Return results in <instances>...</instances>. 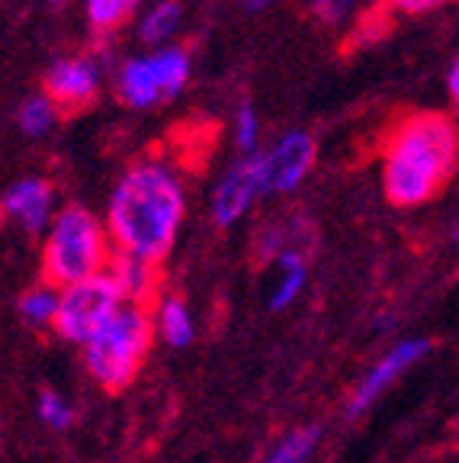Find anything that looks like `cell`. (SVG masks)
<instances>
[{
  "label": "cell",
  "mask_w": 459,
  "mask_h": 463,
  "mask_svg": "<svg viewBox=\"0 0 459 463\" xmlns=\"http://www.w3.org/2000/svg\"><path fill=\"white\" fill-rule=\"evenodd\" d=\"M276 268H280V277H276V287L270 293V309H286L299 299V293L309 283V260L289 248V251L276 254Z\"/></svg>",
  "instance_id": "14"
},
{
  "label": "cell",
  "mask_w": 459,
  "mask_h": 463,
  "mask_svg": "<svg viewBox=\"0 0 459 463\" xmlns=\"http://www.w3.org/2000/svg\"><path fill=\"white\" fill-rule=\"evenodd\" d=\"M155 318L151 306L122 303V309L84 345V367L94 383L107 392H122L136 383L155 345Z\"/></svg>",
  "instance_id": "4"
},
{
  "label": "cell",
  "mask_w": 459,
  "mask_h": 463,
  "mask_svg": "<svg viewBox=\"0 0 459 463\" xmlns=\"http://www.w3.org/2000/svg\"><path fill=\"white\" fill-rule=\"evenodd\" d=\"M459 165V132L444 113H415L392 129L382 152V190L395 206H421Z\"/></svg>",
  "instance_id": "2"
},
{
  "label": "cell",
  "mask_w": 459,
  "mask_h": 463,
  "mask_svg": "<svg viewBox=\"0 0 459 463\" xmlns=\"http://www.w3.org/2000/svg\"><path fill=\"white\" fill-rule=\"evenodd\" d=\"M39 419H42V425H49L52 431H68V428L74 425V405L68 402L65 396L58 390H42L39 392Z\"/></svg>",
  "instance_id": "19"
},
{
  "label": "cell",
  "mask_w": 459,
  "mask_h": 463,
  "mask_svg": "<svg viewBox=\"0 0 459 463\" xmlns=\"http://www.w3.org/2000/svg\"><path fill=\"white\" fill-rule=\"evenodd\" d=\"M58 297H61L58 287H52V283H45V280L36 283V287H29L20 297V316L26 318L33 328H55Z\"/></svg>",
  "instance_id": "16"
},
{
  "label": "cell",
  "mask_w": 459,
  "mask_h": 463,
  "mask_svg": "<svg viewBox=\"0 0 459 463\" xmlns=\"http://www.w3.org/2000/svg\"><path fill=\"white\" fill-rule=\"evenodd\" d=\"M231 136H235V148L244 155H258L260 148V116L251 103H241L235 113V126H231Z\"/></svg>",
  "instance_id": "20"
},
{
  "label": "cell",
  "mask_w": 459,
  "mask_h": 463,
  "mask_svg": "<svg viewBox=\"0 0 459 463\" xmlns=\"http://www.w3.org/2000/svg\"><path fill=\"white\" fill-rule=\"evenodd\" d=\"M456 241H459V222H456Z\"/></svg>",
  "instance_id": "27"
},
{
  "label": "cell",
  "mask_w": 459,
  "mask_h": 463,
  "mask_svg": "<svg viewBox=\"0 0 459 463\" xmlns=\"http://www.w3.org/2000/svg\"><path fill=\"white\" fill-rule=\"evenodd\" d=\"M318 444H322V428H315V425L295 428V431H289L286 438L267 454L264 463H312Z\"/></svg>",
  "instance_id": "17"
},
{
  "label": "cell",
  "mask_w": 459,
  "mask_h": 463,
  "mask_svg": "<svg viewBox=\"0 0 459 463\" xmlns=\"http://www.w3.org/2000/svg\"><path fill=\"white\" fill-rule=\"evenodd\" d=\"M351 10H353V0H315V14L322 16L324 23L344 20Z\"/></svg>",
  "instance_id": "22"
},
{
  "label": "cell",
  "mask_w": 459,
  "mask_h": 463,
  "mask_svg": "<svg viewBox=\"0 0 459 463\" xmlns=\"http://www.w3.org/2000/svg\"><path fill=\"white\" fill-rule=\"evenodd\" d=\"M190 80V55L180 45H164L129 58L116 74V90L129 107L148 109L164 97H177Z\"/></svg>",
  "instance_id": "5"
},
{
  "label": "cell",
  "mask_w": 459,
  "mask_h": 463,
  "mask_svg": "<svg viewBox=\"0 0 459 463\" xmlns=\"http://www.w3.org/2000/svg\"><path fill=\"white\" fill-rule=\"evenodd\" d=\"M446 84H450V97H453V103L459 107V58L453 61V68H450V78H446Z\"/></svg>",
  "instance_id": "24"
},
{
  "label": "cell",
  "mask_w": 459,
  "mask_h": 463,
  "mask_svg": "<svg viewBox=\"0 0 459 463\" xmlns=\"http://www.w3.org/2000/svg\"><path fill=\"white\" fill-rule=\"evenodd\" d=\"M444 0H386V7L402 10V14H424V10L440 7Z\"/></svg>",
  "instance_id": "23"
},
{
  "label": "cell",
  "mask_w": 459,
  "mask_h": 463,
  "mask_svg": "<svg viewBox=\"0 0 459 463\" xmlns=\"http://www.w3.org/2000/svg\"><path fill=\"white\" fill-rule=\"evenodd\" d=\"M427 351H431V341L427 338H408V341H402V345H395L392 351L382 354L379 361L373 364V370H370V373L357 383V390H353V396H351V405H347V412L351 415L366 412V409H370V405H373L376 399H379L382 392H386L389 386L405 373V370L415 367Z\"/></svg>",
  "instance_id": "9"
},
{
  "label": "cell",
  "mask_w": 459,
  "mask_h": 463,
  "mask_svg": "<svg viewBox=\"0 0 459 463\" xmlns=\"http://www.w3.org/2000/svg\"><path fill=\"white\" fill-rule=\"evenodd\" d=\"M122 303L126 299H122L119 287H116L109 274H97L80 283H71L58 297V318H55L58 338L84 347L122 309Z\"/></svg>",
  "instance_id": "6"
},
{
  "label": "cell",
  "mask_w": 459,
  "mask_h": 463,
  "mask_svg": "<svg viewBox=\"0 0 459 463\" xmlns=\"http://www.w3.org/2000/svg\"><path fill=\"white\" fill-rule=\"evenodd\" d=\"M107 274L113 277V283L119 287L126 303L155 306L158 283H161L158 264H151V260H145V258H136V254L113 251V260H109Z\"/></svg>",
  "instance_id": "12"
},
{
  "label": "cell",
  "mask_w": 459,
  "mask_h": 463,
  "mask_svg": "<svg viewBox=\"0 0 459 463\" xmlns=\"http://www.w3.org/2000/svg\"><path fill=\"white\" fill-rule=\"evenodd\" d=\"M0 210L7 213L16 225H23L26 232H45L55 219V190L45 177H20L16 184H10Z\"/></svg>",
  "instance_id": "10"
},
{
  "label": "cell",
  "mask_w": 459,
  "mask_h": 463,
  "mask_svg": "<svg viewBox=\"0 0 459 463\" xmlns=\"http://www.w3.org/2000/svg\"><path fill=\"white\" fill-rule=\"evenodd\" d=\"M276 0H244V7L254 10V14H260V10H270Z\"/></svg>",
  "instance_id": "25"
},
{
  "label": "cell",
  "mask_w": 459,
  "mask_h": 463,
  "mask_svg": "<svg viewBox=\"0 0 459 463\" xmlns=\"http://www.w3.org/2000/svg\"><path fill=\"white\" fill-rule=\"evenodd\" d=\"M258 158L264 194H293L315 165V142L305 132H286Z\"/></svg>",
  "instance_id": "7"
},
{
  "label": "cell",
  "mask_w": 459,
  "mask_h": 463,
  "mask_svg": "<svg viewBox=\"0 0 459 463\" xmlns=\"http://www.w3.org/2000/svg\"><path fill=\"white\" fill-rule=\"evenodd\" d=\"M138 7V0H87V16L97 29H116Z\"/></svg>",
  "instance_id": "21"
},
{
  "label": "cell",
  "mask_w": 459,
  "mask_h": 463,
  "mask_svg": "<svg viewBox=\"0 0 459 463\" xmlns=\"http://www.w3.org/2000/svg\"><path fill=\"white\" fill-rule=\"evenodd\" d=\"M113 239L107 222L84 206L58 210L42 239V280L65 289L87 277L107 274L113 260Z\"/></svg>",
  "instance_id": "3"
},
{
  "label": "cell",
  "mask_w": 459,
  "mask_h": 463,
  "mask_svg": "<svg viewBox=\"0 0 459 463\" xmlns=\"http://www.w3.org/2000/svg\"><path fill=\"white\" fill-rule=\"evenodd\" d=\"M52 4H68V0H52Z\"/></svg>",
  "instance_id": "26"
},
{
  "label": "cell",
  "mask_w": 459,
  "mask_h": 463,
  "mask_svg": "<svg viewBox=\"0 0 459 463\" xmlns=\"http://www.w3.org/2000/svg\"><path fill=\"white\" fill-rule=\"evenodd\" d=\"M151 318H155V335L171 347H187L196 338V322L190 306L180 297H161L151 306Z\"/></svg>",
  "instance_id": "13"
},
{
  "label": "cell",
  "mask_w": 459,
  "mask_h": 463,
  "mask_svg": "<svg viewBox=\"0 0 459 463\" xmlns=\"http://www.w3.org/2000/svg\"><path fill=\"white\" fill-rule=\"evenodd\" d=\"M187 213V190L167 161H138L122 174L109 194L107 232L116 251L151 264L171 254Z\"/></svg>",
  "instance_id": "1"
},
{
  "label": "cell",
  "mask_w": 459,
  "mask_h": 463,
  "mask_svg": "<svg viewBox=\"0 0 459 463\" xmlns=\"http://www.w3.org/2000/svg\"><path fill=\"white\" fill-rule=\"evenodd\" d=\"M264 194V181H260V158L258 155H244L238 158L229 171L222 174V181L212 190V219L216 225L229 229V225L241 222L254 200Z\"/></svg>",
  "instance_id": "8"
},
{
  "label": "cell",
  "mask_w": 459,
  "mask_h": 463,
  "mask_svg": "<svg viewBox=\"0 0 459 463\" xmlns=\"http://www.w3.org/2000/svg\"><path fill=\"white\" fill-rule=\"evenodd\" d=\"M180 20H183V7H180L177 0H158V4L142 16L138 36H142V43L164 49L173 39V33L180 29Z\"/></svg>",
  "instance_id": "15"
},
{
  "label": "cell",
  "mask_w": 459,
  "mask_h": 463,
  "mask_svg": "<svg viewBox=\"0 0 459 463\" xmlns=\"http://www.w3.org/2000/svg\"><path fill=\"white\" fill-rule=\"evenodd\" d=\"M55 119H58V103L52 100L49 94L29 97V100L20 107V113H16V123H20L23 136H33V138L49 136Z\"/></svg>",
  "instance_id": "18"
},
{
  "label": "cell",
  "mask_w": 459,
  "mask_h": 463,
  "mask_svg": "<svg viewBox=\"0 0 459 463\" xmlns=\"http://www.w3.org/2000/svg\"><path fill=\"white\" fill-rule=\"evenodd\" d=\"M97 87H100V68L90 58H58L45 71V94L58 107H84L94 100Z\"/></svg>",
  "instance_id": "11"
}]
</instances>
